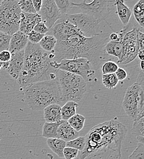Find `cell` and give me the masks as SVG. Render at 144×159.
<instances>
[{"mask_svg": "<svg viewBox=\"0 0 144 159\" xmlns=\"http://www.w3.org/2000/svg\"><path fill=\"white\" fill-rule=\"evenodd\" d=\"M109 34L107 33H100L90 38L77 34L67 39L57 41L53 52V61L59 63L62 60L83 58L88 60L93 70L96 71L104 61L114 58L105 51Z\"/></svg>", "mask_w": 144, "mask_h": 159, "instance_id": "obj_1", "label": "cell"}, {"mask_svg": "<svg viewBox=\"0 0 144 159\" xmlns=\"http://www.w3.org/2000/svg\"><path fill=\"white\" fill-rule=\"evenodd\" d=\"M126 133V126L115 119L94 126L85 136V145L81 152L80 159L96 152H121Z\"/></svg>", "mask_w": 144, "mask_h": 159, "instance_id": "obj_2", "label": "cell"}, {"mask_svg": "<svg viewBox=\"0 0 144 159\" xmlns=\"http://www.w3.org/2000/svg\"><path fill=\"white\" fill-rule=\"evenodd\" d=\"M24 63L17 79L22 87L36 82L56 79L57 69L52 66L53 54L42 49L39 43L28 42L24 50Z\"/></svg>", "mask_w": 144, "mask_h": 159, "instance_id": "obj_3", "label": "cell"}, {"mask_svg": "<svg viewBox=\"0 0 144 159\" xmlns=\"http://www.w3.org/2000/svg\"><path fill=\"white\" fill-rule=\"evenodd\" d=\"M24 100L36 111L43 110L53 103L63 105L57 79L39 81L24 87Z\"/></svg>", "mask_w": 144, "mask_h": 159, "instance_id": "obj_4", "label": "cell"}, {"mask_svg": "<svg viewBox=\"0 0 144 159\" xmlns=\"http://www.w3.org/2000/svg\"><path fill=\"white\" fill-rule=\"evenodd\" d=\"M63 105L67 101H81L86 91V82L82 77L66 71L58 70L57 78Z\"/></svg>", "mask_w": 144, "mask_h": 159, "instance_id": "obj_5", "label": "cell"}, {"mask_svg": "<svg viewBox=\"0 0 144 159\" xmlns=\"http://www.w3.org/2000/svg\"><path fill=\"white\" fill-rule=\"evenodd\" d=\"M122 106L126 115L135 120L144 115V71L141 70L136 83L129 86L124 94Z\"/></svg>", "mask_w": 144, "mask_h": 159, "instance_id": "obj_6", "label": "cell"}, {"mask_svg": "<svg viewBox=\"0 0 144 159\" xmlns=\"http://www.w3.org/2000/svg\"><path fill=\"white\" fill-rule=\"evenodd\" d=\"M21 13L16 0H2L0 5V31L11 36L18 31Z\"/></svg>", "mask_w": 144, "mask_h": 159, "instance_id": "obj_7", "label": "cell"}, {"mask_svg": "<svg viewBox=\"0 0 144 159\" xmlns=\"http://www.w3.org/2000/svg\"><path fill=\"white\" fill-rule=\"evenodd\" d=\"M52 66L57 70H62L82 77L86 82L91 81L95 74L88 60L83 58L72 60H62L59 63L52 61Z\"/></svg>", "mask_w": 144, "mask_h": 159, "instance_id": "obj_8", "label": "cell"}, {"mask_svg": "<svg viewBox=\"0 0 144 159\" xmlns=\"http://www.w3.org/2000/svg\"><path fill=\"white\" fill-rule=\"evenodd\" d=\"M58 21H67L76 26L83 35L86 38L95 36L99 33V25L101 21L82 12L63 15Z\"/></svg>", "mask_w": 144, "mask_h": 159, "instance_id": "obj_9", "label": "cell"}, {"mask_svg": "<svg viewBox=\"0 0 144 159\" xmlns=\"http://www.w3.org/2000/svg\"><path fill=\"white\" fill-rule=\"evenodd\" d=\"M109 4V0H93L90 3H86V0H84L80 3L71 2V8H79L82 13L101 21L105 20L110 13Z\"/></svg>", "mask_w": 144, "mask_h": 159, "instance_id": "obj_10", "label": "cell"}, {"mask_svg": "<svg viewBox=\"0 0 144 159\" xmlns=\"http://www.w3.org/2000/svg\"><path fill=\"white\" fill-rule=\"evenodd\" d=\"M139 28H133L127 31L122 39V52L121 58L118 61L120 64H127L135 60L138 52V36Z\"/></svg>", "mask_w": 144, "mask_h": 159, "instance_id": "obj_11", "label": "cell"}, {"mask_svg": "<svg viewBox=\"0 0 144 159\" xmlns=\"http://www.w3.org/2000/svg\"><path fill=\"white\" fill-rule=\"evenodd\" d=\"M38 14L49 30L52 28L63 16L54 0H42L41 9Z\"/></svg>", "mask_w": 144, "mask_h": 159, "instance_id": "obj_12", "label": "cell"}, {"mask_svg": "<svg viewBox=\"0 0 144 159\" xmlns=\"http://www.w3.org/2000/svg\"><path fill=\"white\" fill-rule=\"evenodd\" d=\"M47 33H50L49 35L54 36L57 41L67 39L75 35L82 34L76 26L67 21H57Z\"/></svg>", "mask_w": 144, "mask_h": 159, "instance_id": "obj_13", "label": "cell"}, {"mask_svg": "<svg viewBox=\"0 0 144 159\" xmlns=\"http://www.w3.org/2000/svg\"><path fill=\"white\" fill-rule=\"evenodd\" d=\"M24 50L17 53L11 54V58L6 72L15 80L18 79L24 63Z\"/></svg>", "mask_w": 144, "mask_h": 159, "instance_id": "obj_14", "label": "cell"}, {"mask_svg": "<svg viewBox=\"0 0 144 159\" xmlns=\"http://www.w3.org/2000/svg\"><path fill=\"white\" fill-rule=\"evenodd\" d=\"M128 25L125 26L123 29L120 32H119L120 36L118 39L115 40L108 41L105 46V51L106 53L111 57L117 58L118 61H119L121 58L122 52V39L124 34L128 31Z\"/></svg>", "mask_w": 144, "mask_h": 159, "instance_id": "obj_15", "label": "cell"}, {"mask_svg": "<svg viewBox=\"0 0 144 159\" xmlns=\"http://www.w3.org/2000/svg\"><path fill=\"white\" fill-rule=\"evenodd\" d=\"M42 21L39 14H29L21 11L19 24V31L28 35L37 23Z\"/></svg>", "mask_w": 144, "mask_h": 159, "instance_id": "obj_16", "label": "cell"}, {"mask_svg": "<svg viewBox=\"0 0 144 159\" xmlns=\"http://www.w3.org/2000/svg\"><path fill=\"white\" fill-rule=\"evenodd\" d=\"M28 42V40L27 35L19 30L12 35L9 42L8 51L11 54H14L23 50L26 47Z\"/></svg>", "mask_w": 144, "mask_h": 159, "instance_id": "obj_17", "label": "cell"}, {"mask_svg": "<svg viewBox=\"0 0 144 159\" xmlns=\"http://www.w3.org/2000/svg\"><path fill=\"white\" fill-rule=\"evenodd\" d=\"M58 139H63L66 142L71 141L79 137V133L76 131L67 120H62V123L57 130Z\"/></svg>", "mask_w": 144, "mask_h": 159, "instance_id": "obj_18", "label": "cell"}, {"mask_svg": "<svg viewBox=\"0 0 144 159\" xmlns=\"http://www.w3.org/2000/svg\"><path fill=\"white\" fill-rule=\"evenodd\" d=\"M61 109V105L57 103H53L45 107L43 110L44 118L45 122H57L62 120Z\"/></svg>", "mask_w": 144, "mask_h": 159, "instance_id": "obj_19", "label": "cell"}, {"mask_svg": "<svg viewBox=\"0 0 144 159\" xmlns=\"http://www.w3.org/2000/svg\"><path fill=\"white\" fill-rule=\"evenodd\" d=\"M114 4L117 8V13L124 26L129 24L132 11L124 3V0H115Z\"/></svg>", "mask_w": 144, "mask_h": 159, "instance_id": "obj_20", "label": "cell"}, {"mask_svg": "<svg viewBox=\"0 0 144 159\" xmlns=\"http://www.w3.org/2000/svg\"><path fill=\"white\" fill-rule=\"evenodd\" d=\"M47 144L49 148L60 159L64 158L63 150L66 148V142L60 139H48Z\"/></svg>", "mask_w": 144, "mask_h": 159, "instance_id": "obj_21", "label": "cell"}, {"mask_svg": "<svg viewBox=\"0 0 144 159\" xmlns=\"http://www.w3.org/2000/svg\"><path fill=\"white\" fill-rule=\"evenodd\" d=\"M62 120L57 122H45L42 127V136L47 139H58L57 130Z\"/></svg>", "mask_w": 144, "mask_h": 159, "instance_id": "obj_22", "label": "cell"}, {"mask_svg": "<svg viewBox=\"0 0 144 159\" xmlns=\"http://www.w3.org/2000/svg\"><path fill=\"white\" fill-rule=\"evenodd\" d=\"M144 115L141 116L134 120L132 128V133L136 135L139 143L143 144L144 141Z\"/></svg>", "mask_w": 144, "mask_h": 159, "instance_id": "obj_23", "label": "cell"}, {"mask_svg": "<svg viewBox=\"0 0 144 159\" xmlns=\"http://www.w3.org/2000/svg\"><path fill=\"white\" fill-rule=\"evenodd\" d=\"M79 104L73 101H67L62 107L61 114L62 120H67L76 114V109Z\"/></svg>", "mask_w": 144, "mask_h": 159, "instance_id": "obj_24", "label": "cell"}, {"mask_svg": "<svg viewBox=\"0 0 144 159\" xmlns=\"http://www.w3.org/2000/svg\"><path fill=\"white\" fill-rule=\"evenodd\" d=\"M57 40L52 35H44L39 45L44 51L53 53L55 48Z\"/></svg>", "mask_w": 144, "mask_h": 159, "instance_id": "obj_25", "label": "cell"}, {"mask_svg": "<svg viewBox=\"0 0 144 159\" xmlns=\"http://www.w3.org/2000/svg\"><path fill=\"white\" fill-rule=\"evenodd\" d=\"M133 14L139 26L144 27V0H139L133 7Z\"/></svg>", "mask_w": 144, "mask_h": 159, "instance_id": "obj_26", "label": "cell"}, {"mask_svg": "<svg viewBox=\"0 0 144 159\" xmlns=\"http://www.w3.org/2000/svg\"><path fill=\"white\" fill-rule=\"evenodd\" d=\"M69 125L77 132H80L84 127L85 118L79 114H76L67 120Z\"/></svg>", "mask_w": 144, "mask_h": 159, "instance_id": "obj_27", "label": "cell"}, {"mask_svg": "<svg viewBox=\"0 0 144 159\" xmlns=\"http://www.w3.org/2000/svg\"><path fill=\"white\" fill-rule=\"evenodd\" d=\"M102 81L105 88L108 89H114L117 86L119 81L114 73L103 75Z\"/></svg>", "mask_w": 144, "mask_h": 159, "instance_id": "obj_28", "label": "cell"}, {"mask_svg": "<svg viewBox=\"0 0 144 159\" xmlns=\"http://www.w3.org/2000/svg\"><path fill=\"white\" fill-rule=\"evenodd\" d=\"M85 145V138L84 137H79L75 139L66 142V147H69L77 149L79 151H82Z\"/></svg>", "mask_w": 144, "mask_h": 159, "instance_id": "obj_29", "label": "cell"}, {"mask_svg": "<svg viewBox=\"0 0 144 159\" xmlns=\"http://www.w3.org/2000/svg\"><path fill=\"white\" fill-rule=\"evenodd\" d=\"M18 4L22 12L29 14L36 13L32 2V0H19Z\"/></svg>", "mask_w": 144, "mask_h": 159, "instance_id": "obj_30", "label": "cell"}, {"mask_svg": "<svg viewBox=\"0 0 144 159\" xmlns=\"http://www.w3.org/2000/svg\"><path fill=\"white\" fill-rule=\"evenodd\" d=\"M118 69V66L115 62L112 61H107L102 66L101 71L104 74H114L117 70Z\"/></svg>", "mask_w": 144, "mask_h": 159, "instance_id": "obj_31", "label": "cell"}, {"mask_svg": "<svg viewBox=\"0 0 144 159\" xmlns=\"http://www.w3.org/2000/svg\"><path fill=\"white\" fill-rule=\"evenodd\" d=\"M54 2L62 15L67 14L69 10L71 8V0H54Z\"/></svg>", "mask_w": 144, "mask_h": 159, "instance_id": "obj_32", "label": "cell"}, {"mask_svg": "<svg viewBox=\"0 0 144 159\" xmlns=\"http://www.w3.org/2000/svg\"><path fill=\"white\" fill-rule=\"evenodd\" d=\"M138 52L137 57L141 61H144V34L141 30H138Z\"/></svg>", "mask_w": 144, "mask_h": 159, "instance_id": "obj_33", "label": "cell"}, {"mask_svg": "<svg viewBox=\"0 0 144 159\" xmlns=\"http://www.w3.org/2000/svg\"><path fill=\"white\" fill-rule=\"evenodd\" d=\"M11 36L0 31V52L4 50H8Z\"/></svg>", "mask_w": 144, "mask_h": 159, "instance_id": "obj_34", "label": "cell"}, {"mask_svg": "<svg viewBox=\"0 0 144 159\" xmlns=\"http://www.w3.org/2000/svg\"><path fill=\"white\" fill-rule=\"evenodd\" d=\"M128 159H144V145L139 143Z\"/></svg>", "mask_w": 144, "mask_h": 159, "instance_id": "obj_35", "label": "cell"}, {"mask_svg": "<svg viewBox=\"0 0 144 159\" xmlns=\"http://www.w3.org/2000/svg\"><path fill=\"white\" fill-rule=\"evenodd\" d=\"M79 152L76 149L66 146L63 150V156L65 159H74L78 156Z\"/></svg>", "mask_w": 144, "mask_h": 159, "instance_id": "obj_36", "label": "cell"}, {"mask_svg": "<svg viewBox=\"0 0 144 159\" xmlns=\"http://www.w3.org/2000/svg\"><path fill=\"white\" fill-rule=\"evenodd\" d=\"M44 36V34H42L35 32V31H31L29 34H28L27 37L29 42L33 43H39V42L41 40L42 38Z\"/></svg>", "mask_w": 144, "mask_h": 159, "instance_id": "obj_37", "label": "cell"}, {"mask_svg": "<svg viewBox=\"0 0 144 159\" xmlns=\"http://www.w3.org/2000/svg\"><path fill=\"white\" fill-rule=\"evenodd\" d=\"M49 30V28L46 26V25L42 21H41L38 23H37L33 28V31H35V32L44 35L45 34H47L48 33Z\"/></svg>", "mask_w": 144, "mask_h": 159, "instance_id": "obj_38", "label": "cell"}, {"mask_svg": "<svg viewBox=\"0 0 144 159\" xmlns=\"http://www.w3.org/2000/svg\"><path fill=\"white\" fill-rule=\"evenodd\" d=\"M83 159H120V158L106 154H91Z\"/></svg>", "mask_w": 144, "mask_h": 159, "instance_id": "obj_39", "label": "cell"}, {"mask_svg": "<svg viewBox=\"0 0 144 159\" xmlns=\"http://www.w3.org/2000/svg\"><path fill=\"white\" fill-rule=\"evenodd\" d=\"M115 74L118 80V81H123L126 79L127 77V73L126 71L123 68H119L117 70V71L115 72Z\"/></svg>", "mask_w": 144, "mask_h": 159, "instance_id": "obj_40", "label": "cell"}, {"mask_svg": "<svg viewBox=\"0 0 144 159\" xmlns=\"http://www.w3.org/2000/svg\"><path fill=\"white\" fill-rule=\"evenodd\" d=\"M11 58V53L8 50H4L0 52V61L2 62H9Z\"/></svg>", "mask_w": 144, "mask_h": 159, "instance_id": "obj_41", "label": "cell"}, {"mask_svg": "<svg viewBox=\"0 0 144 159\" xmlns=\"http://www.w3.org/2000/svg\"><path fill=\"white\" fill-rule=\"evenodd\" d=\"M32 2L36 13H38L41 7L42 0H32Z\"/></svg>", "mask_w": 144, "mask_h": 159, "instance_id": "obj_42", "label": "cell"}, {"mask_svg": "<svg viewBox=\"0 0 144 159\" xmlns=\"http://www.w3.org/2000/svg\"><path fill=\"white\" fill-rule=\"evenodd\" d=\"M120 36V33L119 32L118 33H112L111 34H109V40H117L118 39Z\"/></svg>", "mask_w": 144, "mask_h": 159, "instance_id": "obj_43", "label": "cell"}, {"mask_svg": "<svg viewBox=\"0 0 144 159\" xmlns=\"http://www.w3.org/2000/svg\"><path fill=\"white\" fill-rule=\"evenodd\" d=\"M9 65V62H2V69L4 70H6Z\"/></svg>", "mask_w": 144, "mask_h": 159, "instance_id": "obj_44", "label": "cell"}, {"mask_svg": "<svg viewBox=\"0 0 144 159\" xmlns=\"http://www.w3.org/2000/svg\"><path fill=\"white\" fill-rule=\"evenodd\" d=\"M140 67L141 69V70L144 71V61H141L140 62Z\"/></svg>", "mask_w": 144, "mask_h": 159, "instance_id": "obj_45", "label": "cell"}, {"mask_svg": "<svg viewBox=\"0 0 144 159\" xmlns=\"http://www.w3.org/2000/svg\"><path fill=\"white\" fill-rule=\"evenodd\" d=\"M2 69V62L0 61V70Z\"/></svg>", "mask_w": 144, "mask_h": 159, "instance_id": "obj_46", "label": "cell"}, {"mask_svg": "<svg viewBox=\"0 0 144 159\" xmlns=\"http://www.w3.org/2000/svg\"><path fill=\"white\" fill-rule=\"evenodd\" d=\"M2 1V0H0V5H1V2Z\"/></svg>", "mask_w": 144, "mask_h": 159, "instance_id": "obj_47", "label": "cell"}]
</instances>
